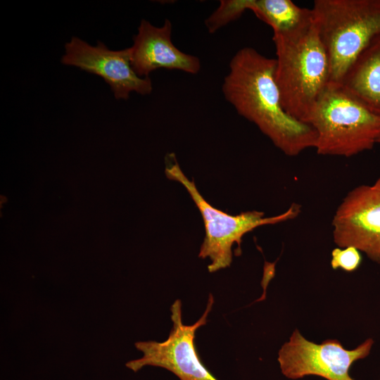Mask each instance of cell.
Returning a JSON list of instances; mask_svg holds the SVG:
<instances>
[{"label": "cell", "mask_w": 380, "mask_h": 380, "mask_svg": "<svg viewBox=\"0 0 380 380\" xmlns=\"http://www.w3.org/2000/svg\"><path fill=\"white\" fill-rule=\"evenodd\" d=\"M165 167L167 177L179 182L186 189L198 209L205 227V237L201 246L198 257L208 258L210 272H215L230 266L232 262V247L236 243L240 248L242 237L254 229L267 224H274L296 218L300 213V205L293 203L285 212L267 217L263 212L252 210L232 215L210 205L198 191L195 182L189 180L170 154Z\"/></svg>", "instance_id": "cell-5"}, {"label": "cell", "mask_w": 380, "mask_h": 380, "mask_svg": "<svg viewBox=\"0 0 380 380\" xmlns=\"http://www.w3.org/2000/svg\"><path fill=\"white\" fill-rule=\"evenodd\" d=\"M334 243L353 246L380 264V188L361 185L338 206L331 222Z\"/></svg>", "instance_id": "cell-8"}, {"label": "cell", "mask_w": 380, "mask_h": 380, "mask_svg": "<svg viewBox=\"0 0 380 380\" xmlns=\"http://www.w3.org/2000/svg\"><path fill=\"white\" fill-rule=\"evenodd\" d=\"M61 61L102 77L116 99L127 100L132 91L149 94L153 89L149 77H141L134 71L129 48L114 51L101 42L91 46L79 37H72L65 44V53Z\"/></svg>", "instance_id": "cell-9"}, {"label": "cell", "mask_w": 380, "mask_h": 380, "mask_svg": "<svg viewBox=\"0 0 380 380\" xmlns=\"http://www.w3.org/2000/svg\"><path fill=\"white\" fill-rule=\"evenodd\" d=\"M275 80L282 106L294 119L308 124L330 83V67L314 19L293 32H273Z\"/></svg>", "instance_id": "cell-2"}, {"label": "cell", "mask_w": 380, "mask_h": 380, "mask_svg": "<svg viewBox=\"0 0 380 380\" xmlns=\"http://www.w3.org/2000/svg\"><path fill=\"white\" fill-rule=\"evenodd\" d=\"M361 262L360 251L355 247L336 248L331 251V266L334 270L353 272L360 267Z\"/></svg>", "instance_id": "cell-14"}, {"label": "cell", "mask_w": 380, "mask_h": 380, "mask_svg": "<svg viewBox=\"0 0 380 380\" xmlns=\"http://www.w3.org/2000/svg\"><path fill=\"white\" fill-rule=\"evenodd\" d=\"M247 9V0H224L206 19L205 27L214 33L229 23L239 18Z\"/></svg>", "instance_id": "cell-13"}, {"label": "cell", "mask_w": 380, "mask_h": 380, "mask_svg": "<svg viewBox=\"0 0 380 380\" xmlns=\"http://www.w3.org/2000/svg\"><path fill=\"white\" fill-rule=\"evenodd\" d=\"M172 23L165 19L161 27H156L142 19L138 32L133 37L129 47L130 63L134 71L141 77L158 69L178 70L190 74L201 70L200 59L181 51L171 40Z\"/></svg>", "instance_id": "cell-10"}, {"label": "cell", "mask_w": 380, "mask_h": 380, "mask_svg": "<svg viewBox=\"0 0 380 380\" xmlns=\"http://www.w3.org/2000/svg\"><path fill=\"white\" fill-rule=\"evenodd\" d=\"M275 58L252 47L239 49L229 64L222 90L236 112L255 124L273 144L289 156L315 148L317 134L284 110L275 80Z\"/></svg>", "instance_id": "cell-1"}, {"label": "cell", "mask_w": 380, "mask_h": 380, "mask_svg": "<svg viewBox=\"0 0 380 380\" xmlns=\"http://www.w3.org/2000/svg\"><path fill=\"white\" fill-rule=\"evenodd\" d=\"M367 339L353 350H346L336 339L319 344L304 338L298 329L278 353L281 373L291 379L315 375L327 380H354L349 374L352 365L367 357L373 345Z\"/></svg>", "instance_id": "cell-7"}, {"label": "cell", "mask_w": 380, "mask_h": 380, "mask_svg": "<svg viewBox=\"0 0 380 380\" xmlns=\"http://www.w3.org/2000/svg\"><path fill=\"white\" fill-rule=\"evenodd\" d=\"M213 303L214 298L210 293L202 316L194 324L186 325L182 322V302L176 300L170 309L172 327L168 338L163 342L135 343L143 357L128 362L126 366L134 372L146 365L160 367L180 380H218L202 362L195 344L196 330L207 323Z\"/></svg>", "instance_id": "cell-6"}, {"label": "cell", "mask_w": 380, "mask_h": 380, "mask_svg": "<svg viewBox=\"0 0 380 380\" xmlns=\"http://www.w3.org/2000/svg\"><path fill=\"white\" fill-rule=\"evenodd\" d=\"M378 143L380 144V139L378 141ZM374 185L376 187L380 188V177L378 178V179L376 181V182L374 184Z\"/></svg>", "instance_id": "cell-15"}, {"label": "cell", "mask_w": 380, "mask_h": 380, "mask_svg": "<svg viewBox=\"0 0 380 380\" xmlns=\"http://www.w3.org/2000/svg\"><path fill=\"white\" fill-rule=\"evenodd\" d=\"M312 11L329 58L330 83L338 84L356 57L380 33V0H316Z\"/></svg>", "instance_id": "cell-3"}, {"label": "cell", "mask_w": 380, "mask_h": 380, "mask_svg": "<svg viewBox=\"0 0 380 380\" xmlns=\"http://www.w3.org/2000/svg\"><path fill=\"white\" fill-rule=\"evenodd\" d=\"M247 9L270 25L273 32H293L313 21L312 8L299 7L290 0H247Z\"/></svg>", "instance_id": "cell-12"}, {"label": "cell", "mask_w": 380, "mask_h": 380, "mask_svg": "<svg viewBox=\"0 0 380 380\" xmlns=\"http://www.w3.org/2000/svg\"><path fill=\"white\" fill-rule=\"evenodd\" d=\"M308 125L317 134L315 148L323 156H353L372 149L380 139V115L334 83L319 99Z\"/></svg>", "instance_id": "cell-4"}, {"label": "cell", "mask_w": 380, "mask_h": 380, "mask_svg": "<svg viewBox=\"0 0 380 380\" xmlns=\"http://www.w3.org/2000/svg\"><path fill=\"white\" fill-rule=\"evenodd\" d=\"M338 84L380 115V33L356 57Z\"/></svg>", "instance_id": "cell-11"}]
</instances>
